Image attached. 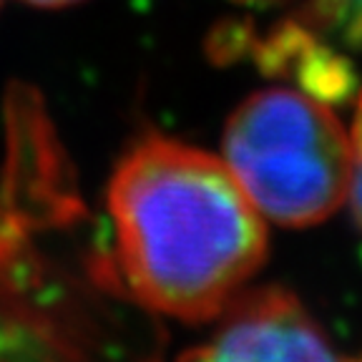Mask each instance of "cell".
Returning a JSON list of instances; mask_svg holds the SVG:
<instances>
[{"label": "cell", "instance_id": "2", "mask_svg": "<svg viewBox=\"0 0 362 362\" xmlns=\"http://www.w3.org/2000/svg\"><path fill=\"white\" fill-rule=\"evenodd\" d=\"M221 161L264 219L312 226L347 202L352 148L329 103L305 90L262 88L226 119Z\"/></svg>", "mask_w": 362, "mask_h": 362}, {"label": "cell", "instance_id": "4", "mask_svg": "<svg viewBox=\"0 0 362 362\" xmlns=\"http://www.w3.org/2000/svg\"><path fill=\"white\" fill-rule=\"evenodd\" d=\"M294 78L300 81L307 96L322 103L345 101L357 83L350 61L320 43H315L305 53L300 66L294 68Z\"/></svg>", "mask_w": 362, "mask_h": 362}, {"label": "cell", "instance_id": "5", "mask_svg": "<svg viewBox=\"0 0 362 362\" xmlns=\"http://www.w3.org/2000/svg\"><path fill=\"white\" fill-rule=\"evenodd\" d=\"M347 202H350L352 216L362 229V148L352 151V169H350V187H347Z\"/></svg>", "mask_w": 362, "mask_h": 362}, {"label": "cell", "instance_id": "6", "mask_svg": "<svg viewBox=\"0 0 362 362\" xmlns=\"http://www.w3.org/2000/svg\"><path fill=\"white\" fill-rule=\"evenodd\" d=\"M23 3H30V6L38 8H66L74 6V3H81V0H23Z\"/></svg>", "mask_w": 362, "mask_h": 362}, {"label": "cell", "instance_id": "1", "mask_svg": "<svg viewBox=\"0 0 362 362\" xmlns=\"http://www.w3.org/2000/svg\"><path fill=\"white\" fill-rule=\"evenodd\" d=\"M116 257L129 292L181 322H211L267 257V224L221 158L144 136L108 181Z\"/></svg>", "mask_w": 362, "mask_h": 362}, {"label": "cell", "instance_id": "3", "mask_svg": "<svg viewBox=\"0 0 362 362\" xmlns=\"http://www.w3.org/2000/svg\"><path fill=\"white\" fill-rule=\"evenodd\" d=\"M202 347L181 362H362L345 357L292 292L244 289Z\"/></svg>", "mask_w": 362, "mask_h": 362}]
</instances>
